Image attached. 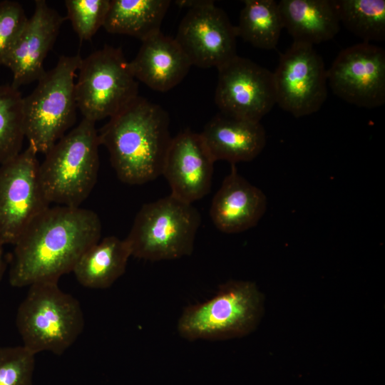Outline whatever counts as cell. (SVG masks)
<instances>
[{"mask_svg":"<svg viewBox=\"0 0 385 385\" xmlns=\"http://www.w3.org/2000/svg\"><path fill=\"white\" fill-rule=\"evenodd\" d=\"M101 222L91 210L58 205L40 215L15 243L9 283L15 287L58 282L100 240Z\"/></svg>","mask_w":385,"mask_h":385,"instance_id":"cell-1","label":"cell"},{"mask_svg":"<svg viewBox=\"0 0 385 385\" xmlns=\"http://www.w3.org/2000/svg\"><path fill=\"white\" fill-rule=\"evenodd\" d=\"M168 113L138 96L110 118L98 133L118 178L129 185H141L162 175L172 140Z\"/></svg>","mask_w":385,"mask_h":385,"instance_id":"cell-2","label":"cell"},{"mask_svg":"<svg viewBox=\"0 0 385 385\" xmlns=\"http://www.w3.org/2000/svg\"><path fill=\"white\" fill-rule=\"evenodd\" d=\"M98 133L83 118L45 154L39 178L49 203L79 207L90 195L99 169Z\"/></svg>","mask_w":385,"mask_h":385,"instance_id":"cell-3","label":"cell"},{"mask_svg":"<svg viewBox=\"0 0 385 385\" xmlns=\"http://www.w3.org/2000/svg\"><path fill=\"white\" fill-rule=\"evenodd\" d=\"M16 323L23 346L33 354L61 355L83 331L84 317L78 301L62 291L58 282H41L29 286Z\"/></svg>","mask_w":385,"mask_h":385,"instance_id":"cell-4","label":"cell"},{"mask_svg":"<svg viewBox=\"0 0 385 385\" xmlns=\"http://www.w3.org/2000/svg\"><path fill=\"white\" fill-rule=\"evenodd\" d=\"M82 58L61 56L23 98L25 138L37 153L46 154L75 123V76Z\"/></svg>","mask_w":385,"mask_h":385,"instance_id":"cell-5","label":"cell"},{"mask_svg":"<svg viewBox=\"0 0 385 385\" xmlns=\"http://www.w3.org/2000/svg\"><path fill=\"white\" fill-rule=\"evenodd\" d=\"M200 224L192 204L170 195L144 204L125 239L131 256L150 261L190 255Z\"/></svg>","mask_w":385,"mask_h":385,"instance_id":"cell-6","label":"cell"},{"mask_svg":"<svg viewBox=\"0 0 385 385\" xmlns=\"http://www.w3.org/2000/svg\"><path fill=\"white\" fill-rule=\"evenodd\" d=\"M262 304L255 283L231 280L221 284L209 300L186 307L179 318L178 332L190 341L245 336L258 324Z\"/></svg>","mask_w":385,"mask_h":385,"instance_id":"cell-7","label":"cell"},{"mask_svg":"<svg viewBox=\"0 0 385 385\" xmlns=\"http://www.w3.org/2000/svg\"><path fill=\"white\" fill-rule=\"evenodd\" d=\"M78 71L76 101L85 119L111 118L138 96V83L120 48L105 45L82 58Z\"/></svg>","mask_w":385,"mask_h":385,"instance_id":"cell-8","label":"cell"},{"mask_svg":"<svg viewBox=\"0 0 385 385\" xmlns=\"http://www.w3.org/2000/svg\"><path fill=\"white\" fill-rule=\"evenodd\" d=\"M37 153L28 146L0 167V242L18 241L50 203L39 178Z\"/></svg>","mask_w":385,"mask_h":385,"instance_id":"cell-9","label":"cell"},{"mask_svg":"<svg viewBox=\"0 0 385 385\" xmlns=\"http://www.w3.org/2000/svg\"><path fill=\"white\" fill-rule=\"evenodd\" d=\"M176 2L188 7L179 24L175 39L192 66L217 68L237 56L235 26L214 1Z\"/></svg>","mask_w":385,"mask_h":385,"instance_id":"cell-10","label":"cell"},{"mask_svg":"<svg viewBox=\"0 0 385 385\" xmlns=\"http://www.w3.org/2000/svg\"><path fill=\"white\" fill-rule=\"evenodd\" d=\"M313 46L293 42L273 72L277 104L295 118L318 111L327 97V73Z\"/></svg>","mask_w":385,"mask_h":385,"instance_id":"cell-11","label":"cell"},{"mask_svg":"<svg viewBox=\"0 0 385 385\" xmlns=\"http://www.w3.org/2000/svg\"><path fill=\"white\" fill-rule=\"evenodd\" d=\"M217 71L215 102L222 114L260 122L277 104L272 71L238 55Z\"/></svg>","mask_w":385,"mask_h":385,"instance_id":"cell-12","label":"cell"},{"mask_svg":"<svg viewBox=\"0 0 385 385\" xmlns=\"http://www.w3.org/2000/svg\"><path fill=\"white\" fill-rule=\"evenodd\" d=\"M327 83L343 101L374 108L385 103V51L362 42L342 50L327 71Z\"/></svg>","mask_w":385,"mask_h":385,"instance_id":"cell-13","label":"cell"},{"mask_svg":"<svg viewBox=\"0 0 385 385\" xmlns=\"http://www.w3.org/2000/svg\"><path fill=\"white\" fill-rule=\"evenodd\" d=\"M215 162L200 133L185 129L172 138L162 172L170 195L190 204L205 197Z\"/></svg>","mask_w":385,"mask_h":385,"instance_id":"cell-14","label":"cell"},{"mask_svg":"<svg viewBox=\"0 0 385 385\" xmlns=\"http://www.w3.org/2000/svg\"><path fill=\"white\" fill-rule=\"evenodd\" d=\"M65 19L46 1H35L34 11L28 18L4 65L12 73V86L19 89L38 81L45 73L44 60Z\"/></svg>","mask_w":385,"mask_h":385,"instance_id":"cell-15","label":"cell"},{"mask_svg":"<svg viewBox=\"0 0 385 385\" xmlns=\"http://www.w3.org/2000/svg\"><path fill=\"white\" fill-rule=\"evenodd\" d=\"M266 208L264 192L241 176L235 164H231L230 173L213 197L210 215L221 232L237 233L255 227Z\"/></svg>","mask_w":385,"mask_h":385,"instance_id":"cell-16","label":"cell"},{"mask_svg":"<svg viewBox=\"0 0 385 385\" xmlns=\"http://www.w3.org/2000/svg\"><path fill=\"white\" fill-rule=\"evenodd\" d=\"M141 41L136 56L129 61L134 78L160 92L178 85L192 64L175 38L159 31Z\"/></svg>","mask_w":385,"mask_h":385,"instance_id":"cell-17","label":"cell"},{"mask_svg":"<svg viewBox=\"0 0 385 385\" xmlns=\"http://www.w3.org/2000/svg\"><path fill=\"white\" fill-rule=\"evenodd\" d=\"M215 161L235 164L255 158L266 144L265 130L260 122L227 116L213 117L200 133Z\"/></svg>","mask_w":385,"mask_h":385,"instance_id":"cell-18","label":"cell"},{"mask_svg":"<svg viewBox=\"0 0 385 385\" xmlns=\"http://www.w3.org/2000/svg\"><path fill=\"white\" fill-rule=\"evenodd\" d=\"M278 6L293 42L314 46L331 40L339 31L336 1L281 0Z\"/></svg>","mask_w":385,"mask_h":385,"instance_id":"cell-19","label":"cell"},{"mask_svg":"<svg viewBox=\"0 0 385 385\" xmlns=\"http://www.w3.org/2000/svg\"><path fill=\"white\" fill-rule=\"evenodd\" d=\"M130 256L125 240L108 236L91 246L79 258L72 272L82 286L106 289L124 274Z\"/></svg>","mask_w":385,"mask_h":385,"instance_id":"cell-20","label":"cell"},{"mask_svg":"<svg viewBox=\"0 0 385 385\" xmlns=\"http://www.w3.org/2000/svg\"><path fill=\"white\" fill-rule=\"evenodd\" d=\"M170 4L169 0H110L103 27L110 34L142 41L160 31Z\"/></svg>","mask_w":385,"mask_h":385,"instance_id":"cell-21","label":"cell"},{"mask_svg":"<svg viewBox=\"0 0 385 385\" xmlns=\"http://www.w3.org/2000/svg\"><path fill=\"white\" fill-rule=\"evenodd\" d=\"M235 26L237 37L253 46L274 49L283 27L278 2L274 0H245Z\"/></svg>","mask_w":385,"mask_h":385,"instance_id":"cell-22","label":"cell"},{"mask_svg":"<svg viewBox=\"0 0 385 385\" xmlns=\"http://www.w3.org/2000/svg\"><path fill=\"white\" fill-rule=\"evenodd\" d=\"M340 23L363 42L385 39L384 0L336 1Z\"/></svg>","mask_w":385,"mask_h":385,"instance_id":"cell-23","label":"cell"},{"mask_svg":"<svg viewBox=\"0 0 385 385\" xmlns=\"http://www.w3.org/2000/svg\"><path fill=\"white\" fill-rule=\"evenodd\" d=\"M23 97L11 84L0 85V164L17 156L25 138Z\"/></svg>","mask_w":385,"mask_h":385,"instance_id":"cell-24","label":"cell"},{"mask_svg":"<svg viewBox=\"0 0 385 385\" xmlns=\"http://www.w3.org/2000/svg\"><path fill=\"white\" fill-rule=\"evenodd\" d=\"M110 0H66L67 17L80 41L90 40L103 26Z\"/></svg>","mask_w":385,"mask_h":385,"instance_id":"cell-25","label":"cell"},{"mask_svg":"<svg viewBox=\"0 0 385 385\" xmlns=\"http://www.w3.org/2000/svg\"><path fill=\"white\" fill-rule=\"evenodd\" d=\"M35 354L24 346L0 348V385H32Z\"/></svg>","mask_w":385,"mask_h":385,"instance_id":"cell-26","label":"cell"},{"mask_svg":"<svg viewBox=\"0 0 385 385\" xmlns=\"http://www.w3.org/2000/svg\"><path fill=\"white\" fill-rule=\"evenodd\" d=\"M28 20L16 1H0V65L4 66Z\"/></svg>","mask_w":385,"mask_h":385,"instance_id":"cell-27","label":"cell"},{"mask_svg":"<svg viewBox=\"0 0 385 385\" xmlns=\"http://www.w3.org/2000/svg\"><path fill=\"white\" fill-rule=\"evenodd\" d=\"M3 244L0 242V280L4 274L5 270V262L4 260V249Z\"/></svg>","mask_w":385,"mask_h":385,"instance_id":"cell-28","label":"cell"}]
</instances>
